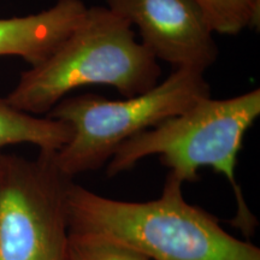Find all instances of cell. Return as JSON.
<instances>
[{"instance_id":"2","label":"cell","mask_w":260,"mask_h":260,"mask_svg":"<svg viewBox=\"0 0 260 260\" xmlns=\"http://www.w3.org/2000/svg\"><path fill=\"white\" fill-rule=\"evenodd\" d=\"M160 75L158 60L136 40L132 25L107 6H92L47 59L22 73L5 99L41 116L81 87L110 86L132 98L157 86Z\"/></svg>"},{"instance_id":"10","label":"cell","mask_w":260,"mask_h":260,"mask_svg":"<svg viewBox=\"0 0 260 260\" xmlns=\"http://www.w3.org/2000/svg\"><path fill=\"white\" fill-rule=\"evenodd\" d=\"M68 260H148L124 247L70 235Z\"/></svg>"},{"instance_id":"6","label":"cell","mask_w":260,"mask_h":260,"mask_svg":"<svg viewBox=\"0 0 260 260\" xmlns=\"http://www.w3.org/2000/svg\"><path fill=\"white\" fill-rule=\"evenodd\" d=\"M107 8L139 29L141 44L175 69L205 74L218 59L214 32L193 0H106Z\"/></svg>"},{"instance_id":"5","label":"cell","mask_w":260,"mask_h":260,"mask_svg":"<svg viewBox=\"0 0 260 260\" xmlns=\"http://www.w3.org/2000/svg\"><path fill=\"white\" fill-rule=\"evenodd\" d=\"M53 153L30 160L0 152V260H68L71 180Z\"/></svg>"},{"instance_id":"3","label":"cell","mask_w":260,"mask_h":260,"mask_svg":"<svg viewBox=\"0 0 260 260\" xmlns=\"http://www.w3.org/2000/svg\"><path fill=\"white\" fill-rule=\"evenodd\" d=\"M260 115V89L228 99L204 98L183 112L133 136L116 149L107 175L129 170L142 159L158 155L169 175L195 182L198 171L211 168L232 184L237 211L233 224L252 235L256 219L247 206L236 180V165L243 138Z\"/></svg>"},{"instance_id":"7","label":"cell","mask_w":260,"mask_h":260,"mask_svg":"<svg viewBox=\"0 0 260 260\" xmlns=\"http://www.w3.org/2000/svg\"><path fill=\"white\" fill-rule=\"evenodd\" d=\"M86 11L82 0H58L39 14L0 18V57H19L37 67L69 37Z\"/></svg>"},{"instance_id":"1","label":"cell","mask_w":260,"mask_h":260,"mask_svg":"<svg viewBox=\"0 0 260 260\" xmlns=\"http://www.w3.org/2000/svg\"><path fill=\"white\" fill-rule=\"evenodd\" d=\"M70 235L124 247L148 260H260V249L236 239L218 220L184 200L168 176L160 198L145 203L110 199L69 182Z\"/></svg>"},{"instance_id":"9","label":"cell","mask_w":260,"mask_h":260,"mask_svg":"<svg viewBox=\"0 0 260 260\" xmlns=\"http://www.w3.org/2000/svg\"><path fill=\"white\" fill-rule=\"evenodd\" d=\"M214 34L237 35L258 28L260 0H193Z\"/></svg>"},{"instance_id":"8","label":"cell","mask_w":260,"mask_h":260,"mask_svg":"<svg viewBox=\"0 0 260 260\" xmlns=\"http://www.w3.org/2000/svg\"><path fill=\"white\" fill-rule=\"evenodd\" d=\"M71 135L73 129L68 123L23 112L0 98V152L19 144L35 145L40 152H57L70 141Z\"/></svg>"},{"instance_id":"4","label":"cell","mask_w":260,"mask_h":260,"mask_svg":"<svg viewBox=\"0 0 260 260\" xmlns=\"http://www.w3.org/2000/svg\"><path fill=\"white\" fill-rule=\"evenodd\" d=\"M207 96L211 88L204 74L188 69H175L148 92L122 100L90 93L65 96L46 115L73 129L70 141L53 153L54 162L70 180L96 170L126 140Z\"/></svg>"}]
</instances>
